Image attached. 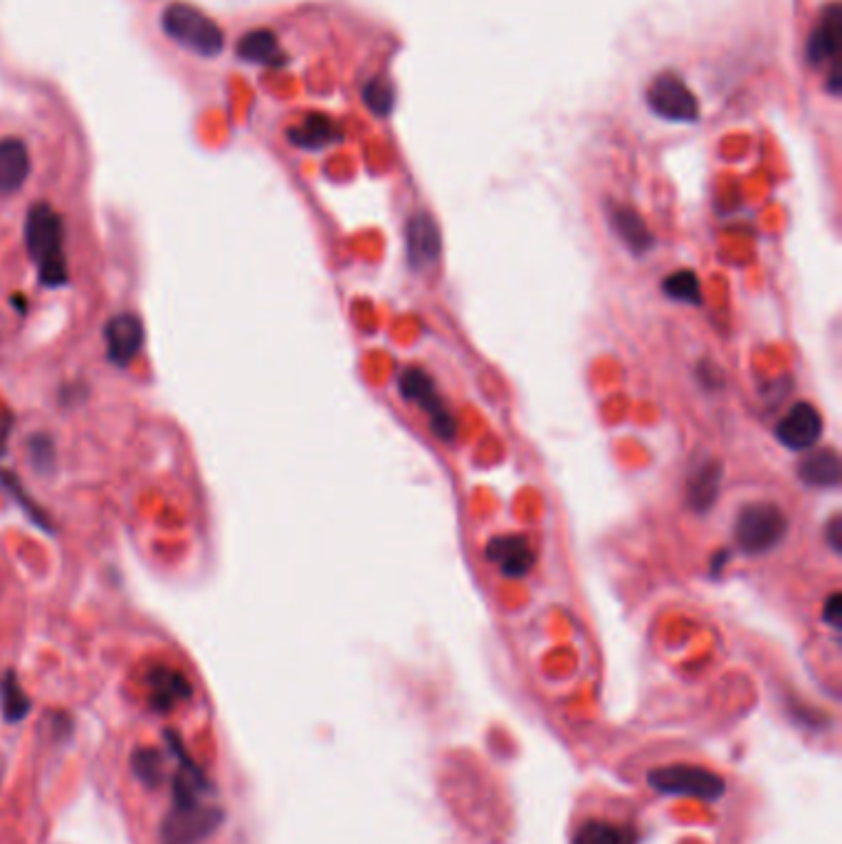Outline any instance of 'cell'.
<instances>
[{"instance_id":"6da1fadb","label":"cell","mask_w":842,"mask_h":844,"mask_svg":"<svg viewBox=\"0 0 842 844\" xmlns=\"http://www.w3.org/2000/svg\"><path fill=\"white\" fill-rule=\"evenodd\" d=\"M166 743L178 771L171 778V808L161 822V844H206L226 822V810L206 800L212 785L178 736L166 731Z\"/></svg>"},{"instance_id":"7a4b0ae2","label":"cell","mask_w":842,"mask_h":844,"mask_svg":"<svg viewBox=\"0 0 842 844\" xmlns=\"http://www.w3.org/2000/svg\"><path fill=\"white\" fill-rule=\"evenodd\" d=\"M25 245L31 257L37 262L41 279L47 287H60L67 281V259H65V230L62 220L47 203L27 212L25 222Z\"/></svg>"},{"instance_id":"3957f363","label":"cell","mask_w":842,"mask_h":844,"mask_svg":"<svg viewBox=\"0 0 842 844\" xmlns=\"http://www.w3.org/2000/svg\"><path fill=\"white\" fill-rule=\"evenodd\" d=\"M161 25L173 43L200 57H216L226 43L212 18L188 3H171L161 15Z\"/></svg>"},{"instance_id":"277c9868","label":"cell","mask_w":842,"mask_h":844,"mask_svg":"<svg viewBox=\"0 0 842 844\" xmlns=\"http://www.w3.org/2000/svg\"><path fill=\"white\" fill-rule=\"evenodd\" d=\"M788 531V519L776 504L769 501H759V504H749L743 507L737 517V523H734V536H737L739 546L751 553V556H759V553H769L771 548H776L778 543L786 539Z\"/></svg>"},{"instance_id":"5b68a950","label":"cell","mask_w":842,"mask_h":844,"mask_svg":"<svg viewBox=\"0 0 842 844\" xmlns=\"http://www.w3.org/2000/svg\"><path fill=\"white\" fill-rule=\"evenodd\" d=\"M822 435V417L816 405L798 403L781 417L776 438L788 450H808L820 440Z\"/></svg>"},{"instance_id":"8992f818","label":"cell","mask_w":842,"mask_h":844,"mask_svg":"<svg viewBox=\"0 0 842 844\" xmlns=\"http://www.w3.org/2000/svg\"><path fill=\"white\" fill-rule=\"evenodd\" d=\"M106 356L116 366H129L143 346V324L134 314H116L104 328Z\"/></svg>"},{"instance_id":"52a82bcc","label":"cell","mask_w":842,"mask_h":844,"mask_svg":"<svg viewBox=\"0 0 842 844\" xmlns=\"http://www.w3.org/2000/svg\"><path fill=\"white\" fill-rule=\"evenodd\" d=\"M485 556L507 578H521L534 568L537 553L524 536H497L487 543Z\"/></svg>"},{"instance_id":"ba28073f","label":"cell","mask_w":842,"mask_h":844,"mask_svg":"<svg viewBox=\"0 0 842 844\" xmlns=\"http://www.w3.org/2000/svg\"><path fill=\"white\" fill-rule=\"evenodd\" d=\"M149 684V704L153 712H171L173 706L188 702L193 686L186 677L171 667L151 669L147 677Z\"/></svg>"},{"instance_id":"9c48e42d","label":"cell","mask_w":842,"mask_h":844,"mask_svg":"<svg viewBox=\"0 0 842 844\" xmlns=\"http://www.w3.org/2000/svg\"><path fill=\"white\" fill-rule=\"evenodd\" d=\"M405 250L415 269L432 265L440 255V232L428 216H415L405 228Z\"/></svg>"},{"instance_id":"30bf717a","label":"cell","mask_w":842,"mask_h":844,"mask_svg":"<svg viewBox=\"0 0 842 844\" xmlns=\"http://www.w3.org/2000/svg\"><path fill=\"white\" fill-rule=\"evenodd\" d=\"M31 176V153L21 139L0 141V193L11 196Z\"/></svg>"},{"instance_id":"8fae6325","label":"cell","mask_w":842,"mask_h":844,"mask_svg":"<svg viewBox=\"0 0 842 844\" xmlns=\"http://www.w3.org/2000/svg\"><path fill=\"white\" fill-rule=\"evenodd\" d=\"M653 785L662 793H694V795H714L722 793V783L706 773H696L690 768L677 771H660L653 775Z\"/></svg>"},{"instance_id":"7c38bea8","label":"cell","mask_w":842,"mask_h":844,"mask_svg":"<svg viewBox=\"0 0 842 844\" xmlns=\"http://www.w3.org/2000/svg\"><path fill=\"white\" fill-rule=\"evenodd\" d=\"M798 477L810 487H838L840 482V458L832 450L812 452L800 464Z\"/></svg>"},{"instance_id":"4fadbf2b","label":"cell","mask_w":842,"mask_h":844,"mask_svg":"<svg viewBox=\"0 0 842 844\" xmlns=\"http://www.w3.org/2000/svg\"><path fill=\"white\" fill-rule=\"evenodd\" d=\"M719 479H722V467L716 462L702 464L700 472L690 479L687 499H690V504L696 511H706L716 501V497H719Z\"/></svg>"},{"instance_id":"5bb4252c","label":"cell","mask_w":842,"mask_h":844,"mask_svg":"<svg viewBox=\"0 0 842 844\" xmlns=\"http://www.w3.org/2000/svg\"><path fill=\"white\" fill-rule=\"evenodd\" d=\"M399 388H401V395L405 397V401L418 403L430 415L442 407L438 393H435V385L430 381V375L425 373L423 368H408V371H403Z\"/></svg>"},{"instance_id":"9a60e30c","label":"cell","mask_w":842,"mask_h":844,"mask_svg":"<svg viewBox=\"0 0 842 844\" xmlns=\"http://www.w3.org/2000/svg\"><path fill=\"white\" fill-rule=\"evenodd\" d=\"M613 228L618 230V235L623 238V242L627 247H631L633 252H645L650 250L653 245V238L650 232H647V226L643 222V218L637 216V212L633 210H618L613 216Z\"/></svg>"},{"instance_id":"2e32d148","label":"cell","mask_w":842,"mask_h":844,"mask_svg":"<svg viewBox=\"0 0 842 844\" xmlns=\"http://www.w3.org/2000/svg\"><path fill=\"white\" fill-rule=\"evenodd\" d=\"M238 55L243 57V60H247V62H259V65L277 62L279 50H277L275 35L267 33V31L247 33L243 41L238 43Z\"/></svg>"},{"instance_id":"e0dca14e","label":"cell","mask_w":842,"mask_h":844,"mask_svg":"<svg viewBox=\"0 0 842 844\" xmlns=\"http://www.w3.org/2000/svg\"><path fill=\"white\" fill-rule=\"evenodd\" d=\"M31 696L25 694L23 684L18 682L13 672H8L3 679V716L8 724H21L31 714Z\"/></svg>"},{"instance_id":"ac0fdd59","label":"cell","mask_w":842,"mask_h":844,"mask_svg":"<svg viewBox=\"0 0 842 844\" xmlns=\"http://www.w3.org/2000/svg\"><path fill=\"white\" fill-rule=\"evenodd\" d=\"M131 773L147 788H159L163 781V755L157 749H137L131 753Z\"/></svg>"},{"instance_id":"d6986e66","label":"cell","mask_w":842,"mask_h":844,"mask_svg":"<svg viewBox=\"0 0 842 844\" xmlns=\"http://www.w3.org/2000/svg\"><path fill=\"white\" fill-rule=\"evenodd\" d=\"M662 292L667 297H672L674 302H684V304H700L702 302L700 279H696V275L690 269H680L667 279H662Z\"/></svg>"},{"instance_id":"ffe728a7","label":"cell","mask_w":842,"mask_h":844,"mask_svg":"<svg viewBox=\"0 0 842 844\" xmlns=\"http://www.w3.org/2000/svg\"><path fill=\"white\" fill-rule=\"evenodd\" d=\"M574 844H627V834L621 828L605 822H588L576 834Z\"/></svg>"},{"instance_id":"44dd1931","label":"cell","mask_w":842,"mask_h":844,"mask_svg":"<svg viewBox=\"0 0 842 844\" xmlns=\"http://www.w3.org/2000/svg\"><path fill=\"white\" fill-rule=\"evenodd\" d=\"M840 605H842V600H840L838 593L830 596L828 605H826V620H828L830 625H835V627L840 625Z\"/></svg>"},{"instance_id":"7402d4cb","label":"cell","mask_w":842,"mask_h":844,"mask_svg":"<svg viewBox=\"0 0 842 844\" xmlns=\"http://www.w3.org/2000/svg\"><path fill=\"white\" fill-rule=\"evenodd\" d=\"M840 527H842V521H840V517H832V521L828 523V543H830V546H832V551H838L840 553Z\"/></svg>"},{"instance_id":"603a6c76","label":"cell","mask_w":842,"mask_h":844,"mask_svg":"<svg viewBox=\"0 0 842 844\" xmlns=\"http://www.w3.org/2000/svg\"><path fill=\"white\" fill-rule=\"evenodd\" d=\"M8 432H11V417L0 413V452L5 450V440H8Z\"/></svg>"}]
</instances>
